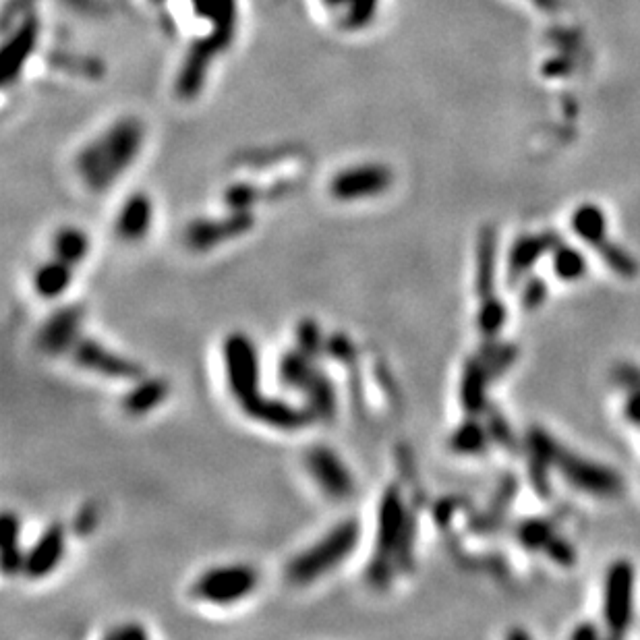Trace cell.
Segmentation results:
<instances>
[{
    "label": "cell",
    "mask_w": 640,
    "mask_h": 640,
    "mask_svg": "<svg viewBox=\"0 0 640 640\" xmlns=\"http://www.w3.org/2000/svg\"><path fill=\"white\" fill-rule=\"evenodd\" d=\"M315 421H332L336 415V390L322 369H315L301 390Z\"/></svg>",
    "instance_id": "obj_23"
},
{
    "label": "cell",
    "mask_w": 640,
    "mask_h": 640,
    "mask_svg": "<svg viewBox=\"0 0 640 640\" xmlns=\"http://www.w3.org/2000/svg\"><path fill=\"white\" fill-rule=\"evenodd\" d=\"M506 315H508L506 305L498 297H493V295L485 297L479 307V315H477V326H479L481 334L489 340L496 338L506 324Z\"/></svg>",
    "instance_id": "obj_30"
},
{
    "label": "cell",
    "mask_w": 640,
    "mask_h": 640,
    "mask_svg": "<svg viewBox=\"0 0 640 640\" xmlns=\"http://www.w3.org/2000/svg\"><path fill=\"white\" fill-rule=\"evenodd\" d=\"M36 36H38V27L36 23L29 21L23 27H19L15 36L5 44L3 54H0V77H3L5 85H9L27 63L29 54H32L36 46Z\"/></svg>",
    "instance_id": "obj_18"
},
{
    "label": "cell",
    "mask_w": 640,
    "mask_h": 640,
    "mask_svg": "<svg viewBox=\"0 0 640 640\" xmlns=\"http://www.w3.org/2000/svg\"><path fill=\"white\" fill-rule=\"evenodd\" d=\"M572 230L585 243L599 247L607 241V218L595 203H583L572 214Z\"/></svg>",
    "instance_id": "obj_24"
},
{
    "label": "cell",
    "mask_w": 640,
    "mask_h": 640,
    "mask_svg": "<svg viewBox=\"0 0 640 640\" xmlns=\"http://www.w3.org/2000/svg\"><path fill=\"white\" fill-rule=\"evenodd\" d=\"M491 377L493 375L483 357H473L464 365L460 380V402L462 409L471 417H477L487 411V386Z\"/></svg>",
    "instance_id": "obj_17"
},
{
    "label": "cell",
    "mask_w": 640,
    "mask_h": 640,
    "mask_svg": "<svg viewBox=\"0 0 640 640\" xmlns=\"http://www.w3.org/2000/svg\"><path fill=\"white\" fill-rule=\"evenodd\" d=\"M222 361H224V373L226 384L230 390V396L235 398L241 406H245L249 400H253L259 392V353L255 342L243 334L232 332L224 338L222 344Z\"/></svg>",
    "instance_id": "obj_6"
},
{
    "label": "cell",
    "mask_w": 640,
    "mask_h": 640,
    "mask_svg": "<svg viewBox=\"0 0 640 640\" xmlns=\"http://www.w3.org/2000/svg\"><path fill=\"white\" fill-rule=\"evenodd\" d=\"M560 245V239L554 232H541V235H525L514 241L508 255V280L510 284L525 278L529 270L547 253Z\"/></svg>",
    "instance_id": "obj_16"
},
{
    "label": "cell",
    "mask_w": 640,
    "mask_h": 640,
    "mask_svg": "<svg viewBox=\"0 0 640 640\" xmlns=\"http://www.w3.org/2000/svg\"><path fill=\"white\" fill-rule=\"evenodd\" d=\"M531 3H533L535 7H539L541 11H545V13L556 11V9L560 7V0H531Z\"/></svg>",
    "instance_id": "obj_41"
},
{
    "label": "cell",
    "mask_w": 640,
    "mask_h": 640,
    "mask_svg": "<svg viewBox=\"0 0 640 640\" xmlns=\"http://www.w3.org/2000/svg\"><path fill=\"white\" fill-rule=\"evenodd\" d=\"M597 249L601 251V257H603L605 264L612 268L616 274H620L622 278H634L638 274L636 259L626 249H622L620 245L605 241Z\"/></svg>",
    "instance_id": "obj_33"
},
{
    "label": "cell",
    "mask_w": 640,
    "mask_h": 640,
    "mask_svg": "<svg viewBox=\"0 0 640 640\" xmlns=\"http://www.w3.org/2000/svg\"><path fill=\"white\" fill-rule=\"evenodd\" d=\"M415 547V520L404 506L400 487L390 485L377 506L375 549L367 568V580L375 589H386L396 570L409 568Z\"/></svg>",
    "instance_id": "obj_1"
},
{
    "label": "cell",
    "mask_w": 640,
    "mask_h": 640,
    "mask_svg": "<svg viewBox=\"0 0 640 640\" xmlns=\"http://www.w3.org/2000/svg\"><path fill=\"white\" fill-rule=\"evenodd\" d=\"M634 566L618 560L607 570L603 587V620L612 636H624L634 618Z\"/></svg>",
    "instance_id": "obj_7"
},
{
    "label": "cell",
    "mask_w": 640,
    "mask_h": 640,
    "mask_svg": "<svg viewBox=\"0 0 640 640\" xmlns=\"http://www.w3.org/2000/svg\"><path fill=\"white\" fill-rule=\"evenodd\" d=\"M315 369H317V367H315L313 359L307 357L305 353H301L299 348H295V351L286 353V355L280 359L278 377H280V382H282L286 388L303 390V386L307 384V380L313 375Z\"/></svg>",
    "instance_id": "obj_27"
},
{
    "label": "cell",
    "mask_w": 640,
    "mask_h": 640,
    "mask_svg": "<svg viewBox=\"0 0 640 640\" xmlns=\"http://www.w3.org/2000/svg\"><path fill=\"white\" fill-rule=\"evenodd\" d=\"M154 222V203L145 193H133L125 199L114 220V230L123 241L137 243L148 235Z\"/></svg>",
    "instance_id": "obj_15"
},
{
    "label": "cell",
    "mask_w": 640,
    "mask_h": 640,
    "mask_svg": "<svg viewBox=\"0 0 640 640\" xmlns=\"http://www.w3.org/2000/svg\"><path fill=\"white\" fill-rule=\"evenodd\" d=\"M324 3L328 9H344L342 25L346 29H359L375 17L380 0H324Z\"/></svg>",
    "instance_id": "obj_28"
},
{
    "label": "cell",
    "mask_w": 640,
    "mask_h": 640,
    "mask_svg": "<svg viewBox=\"0 0 640 640\" xmlns=\"http://www.w3.org/2000/svg\"><path fill=\"white\" fill-rule=\"evenodd\" d=\"M92 243L90 237L77 226H65L61 230H56V235L52 239V253L54 257L67 261L73 268L81 261H85V257L90 255Z\"/></svg>",
    "instance_id": "obj_25"
},
{
    "label": "cell",
    "mask_w": 640,
    "mask_h": 640,
    "mask_svg": "<svg viewBox=\"0 0 640 640\" xmlns=\"http://www.w3.org/2000/svg\"><path fill=\"white\" fill-rule=\"evenodd\" d=\"M394 183L390 166L365 162L342 168L330 181V195L338 201H363L384 195Z\"/></svg>",
    "instance_id": "obj_8"
},
{
    "label": "cell",
    "mask_w": 640,
    "mask_h": 640,
    "mask_svg": "<svg viewBox=\"0 0 640 640\" xmlns=\"http://www.w3.org/2000/svg\"><path fill=\"white\" fill-rule=\"evenodd\" d=\"M253 214L251 212H239L232 210L226 216L220 218H203L195 220L185 230V241L193 251H210L226 241L239 239L245 232L253 228Z\"/></svg>",
    "instance_id": "obj_11"
},
{
    "label": "cell",
    "mask_w": 640,
    "mask_h": 640,
    "mask_svg": "<svg viewBox=\"0 0 640 640\" xmlns=\"http://www.w3.org/2000/svg\"><path fill=\"white\" fill-rule=\"evenodd\" d=\"M83 309L79 305H67L54 311L38 332V346L48 355L71 353V348L81 338Z\"/></svg>",
    "instance_id": "obj_13"
},
{
    "label": "cell",
    "mask_w": 640,
    "mask_h": 640,
    "mask_svg": "<svg viewBox=\"0 0 640 640\" xmlns=\"http://www.w3.org/2000/svg\"><path fill=\"white\" fill-rule=\"evenodd\" d=\"M491 440V435L487 431V425L477 423L475 419L464 421L456 427V431L452 433L450 438V448L456 454H464V456H475L487 450V444Z\"/></svg>",
    "instance_id": "obj_26"
},
{
    "label": "cell",
    "mask_w": 640,
    "mask_h": 640,
    "mask_svg": "<svg viewBox=\"0 0 640 640\" xmlns=\"http://www.w3.org/2000/svg\"><path fill=\"white\" fill-rule=\"evenodd\" d=\"M257 199V193L253 187L249 185H237V187H230L226 191V203L230 210H239V212H249L251 206Z\"/></svg>",
    "instance_id": "obj_35"
},
{
    "label": "cell",
    "mask_w": 640,
    "mask_h": 640,
    "mask_svg": "<svg viewBox=\"0 0 640 640\" xmlns=\"http://www.w3.org/2000/svg\"><path fill=\"white\" fill-rule=\"evenodd\" d=\"M554 272L564 282L580 280L587 272V259L570 245H558L554 249Z\"/></svg>",
    "instance_id": "obj_29"
},
{
    "label": "cell",
    "mask_w": 640,
    "mask_h": 640,
    "mask_svg": "<svg viewBox=\"0 0 640 640\" xmlns=\"http://www.w3.org/2000/svg\"><path fill=\"white\" fill-rule=\"evenodd\" d=\"M547 299V284L541 278H531L527 280L525 288H522V305L527 311H533L543 305Z\"/></svg>",
    "instance_id": "obj_36"
},
{
    "label": "cell",
    "mask_w": 640,
    "mask_h": 640,
    "mask_svg": "<svg viewBox=\"0 0 640 640\" xmlns=\"http://www.w3.org/2000/svg\"><path fill=\"white\" fill-rule=\"evenodd\" d=\"M73 266L63 259H50L42 264L34 274L36 295L44 301L61 299L73 284Z\"/></svg>",
    "instance_id": "obj_20"
},
{
    "label": "cell",
    "mask_w": 640,
    "mask_h": 640,
    "mask_svg": "<svg viewBox=\"0 0 640 640\" xmlns=\"http://www.w3.org/2000/svg\"><path fill=\"white\" fill-rule=\"evenodd\" d=\"M545 551L549 554V558L554 560L556 564H560V566H572L576 562L574 547L566 539H558L556 535L551 537V541L547 543Z\"/></svg>",
    "instance_id": "obj_37"
},
{
    "label": "cell",
    "mask_w": 640,
    "mask_h": 640,
    "mask_svg": "<svg viewBox=\"0 0 640 640\" xmlns=\"http://www.w3.org/2000/svg\"><path fill=\"white\" fill-rule=\"evenodd\" d=\"M516 537L525 549L539 551L545 549L551 537H554V529H551V522L545 518H527L520 522V527L516 529Z\"/></svg>",
    "instance_id": "obj_31"
},
{
    "label": "cell",
    "mask_w": 640,
    "mask_h": 640,
    "mask_svg": "<svg viewBox=\"0 0 640 640\" xmlns=\"http://www.w3.org/2000/svg\"><path fill=\"white\" fill-rule=\"evenodd\" d=\"M624 417L640 429V388H634L624 404Z\"/></svg>",
    "instance_id": "obj_39"
},
{
    "label": "cell",
    "mask_w": 640,
    "mask_h": 640,
    "mask_svg": "<svg viewBox=\"0 0 640 640\" xmlns=\"http://www.w3.org/2000/svg\"><path fill=\"white\" fill-rule=\"evenodd\" d=\"M168 398V384L160 377H139L133 388L125 394L123 406L131 417H143L156 411Z\"/></svg>",
    "instance_id": "obj_19"
},
{
    "label": "cell",
    "mask_w": 640,
    "mask_h": 640,
    "mask_svg": "<svg viewBox=\"0 0 640 640\" xmlns=\"http://www.w3.org/2000/svg\"><path fill=\"white\" fill-rule=\"evenodd\" d=\"M243 411L253 421L278 431H299L315 421L307 406H295L282 398L261 396V394L249 400L243 406Z\"/></svg>",
    "instance_id": "obj_12"
},
{
    "label": "cell",
    "mask_w": 640,
    "mask_h": 640,
    "mask_svg": "<svg viewBox=\"0 0 640 640\" xmlns=\"http://www.w3.org/2000/svg\"><path fill=\"white\" fill-rule=\"evenodd\" d=\"M597 636H599V630L593 624H580L572 632V638H597Z\"/></svg>",
    "instance_id": "obj_40"
},
{
    "label": "cell",
    "mask_w": 640,
    "mask_h": 640,
    "mask_svg": "<svg viewBox=\"0 0 640 640\" xmlns=\"http://www.w3.org/2000/svg\"><path fill=\"white\" fill-rule=\"evenodd\" d=\"M71 357L77 367L98 373L102 377H110V380L135 382L143 377V369L135 361L114 353L104 344L85 336H81L79 342L71 348Z\"/></svg>",
    "instance_id": "obj_10"
},
{
    "label": "cell",
    "mask_w": 640,
    "mask_h": 640,
    "mask_svg": "<svg viewBox=\"0 0 640 640\" xmlns=\"http://www.w3.org/2000/svg\"><path fill=\"white\" fill-rule=\"evenodd\" d=\"M485 415H487V431L491 435V440H496L498 444H502L506 448H512L514 446L512 444V431H510L506 419L500 413L491 411V409H487Z\"/></svg>",
    "instance_id": "obj_34"
},
{
    "label": "cell",
    "mask_w": 640,
    "mask_h": 640,
    "mask_svg": "<svg viewBox=\"0 0 640 640\" xmlns=\"http://www.w3.org/2000/svg\"><path fill=\"white\" fill-rule=\"evenodd\" d=\"M295 334H297V348L313 361L326 353L328 340L324 338L322 330H319V324L313 322V319H303L301 324H297Z\"/></svg>",
    "instance_id": "obj_32"
},
{
    "label": "cell",
    "mask_w": 640,
    "mask_h": 640,
    "mask_svg": "<svg viewBox=\"0 0 640 640\" xmlns=\"http://www.w3.org/2000/svg\"><path fill=\"white\" fill-rule=\"evenodd\" d=\"M67 549V535L61 525H50L27 549L23 576L29 580L48 578L58 566H61Z\"/></svg>",
    "instance_id": "obj_14"
},
{
    "label": "cell",
    "mask_w": 640,
    "mask_h": 640,
    "mask_svg": "<svg viewBox=\"0 0 640 640\" xmlns=\"http://www.w3.org/2000/svg\"><path fill=\"white\" fill-rule=\"evenodd\" d=\"M259 585V572L249 564H220L201 572L191 587L195 599L210 605H232L247 599Z\"/></svg>",
    "instance_id": "obj_5"
},
{
    "label": "cell",
    "mask_w": 640,
    "mask_h": 640,
    "mask_svg": "<svg viewBox=\"0 0 640 640\" xmlns=\"http://www.w3.org/2000/svg\"><path fill=\"white\" fill-rule=\"evenodd\" d=\"M531 456L545 467L558 469L572 487L591 493V496L616 498L622 493V479L618 473L568 452L547 431L533 440Z\"/></svg>",
    "instance_id": "obj_4"
},
{
    "label": "cell",
    "mask_w": 640,
    "mask_h": 640,
    "mask_svg": "<svg viewBox=\"0 0 640 640\" xmlns=\"http://www.w3.org/2000/svg\"><path fill=\"white\" fill-rule=\"evenodd\" d=\"M496 257H498V235L493 226H485L479 232V245H477V295L481 299L493 295V286H496Z\"/></svg>",
    "instance_id": "obj_22"
},
{
    "label": "cell",
    "mask_w": 640,
    "mask_h": 640,
    "mask_svg": "<svg viewBox=\"0 0 640 640\" xmlns=\"http://www.w3.org/2000/svg\"><path fill=\"white\" fill-rule=\"evenodd\" d=\"M145 139L143 123L123 119L98 135L77 154L75 166L81 181L92 191H106L137 160Z\"/></svg>",
    "instance_id": "obj_2"
},
{
    "label": "cell",
    "mask_w": 640,
    "mask_h": 640,
    "mask_svg": "<svg viewBox=\"0 0 640 640\" xmlns=\"http://www.w3.org/2000/svg\"><path fill=\"white\" fill-rule=\"evenodd\" d=\"M104 636L112 640H141V638H148V630H145L141 624H121L108 630Z\"/></svg>",
    "instance_id": "obj_38"
},
{
    "label": "cell",
    "mask_w": 640,
    "mask_h": 640,
    "mask_svg": "<svg viewBox=\"0 0 640 640\" xmlns=\"http://www.w3.org/2000/svg\"><path fill=\"white\" fill-rule=\"evenodd\" d=\"M361 541V525L357 518H344L334 529L305 547L301 554L286 564V578L295 587H307L336 570L355 554Z\"/></svg>",
    "instance_id": "obj_3"
},
{
    "label": "cell",
    "mask_w": 640,
    "mask_h": 640,
    "mask_svg": "<svg viewBox=\"0 0 640 640\" xmlns=\"http://www.w3.org/2000/svg\"><path fill=\"white\" fill-rule=\"evenodd\" d=\"M307 471L326 498L342 502L355 493V477L330 446H313L305 456Z\"/></svg>",
    "instance_id": "obj_9"
},
{
    "label": "cell",
    "mask_w": 640,
    "mask_h": 640,
    "mask_svg": "<svg viewBox=\"0 0 640 640\" xmlns=\"http://www.w3.org/2000/svg\"><path fill=\"white\" fill-rule=\"evenodd\" d=\"M27 551L21 547V522L13 512L0 518V566L7 576L23 574Z\"/></svg>",
    "instance_id": "obj_21"
}]
</instances>
